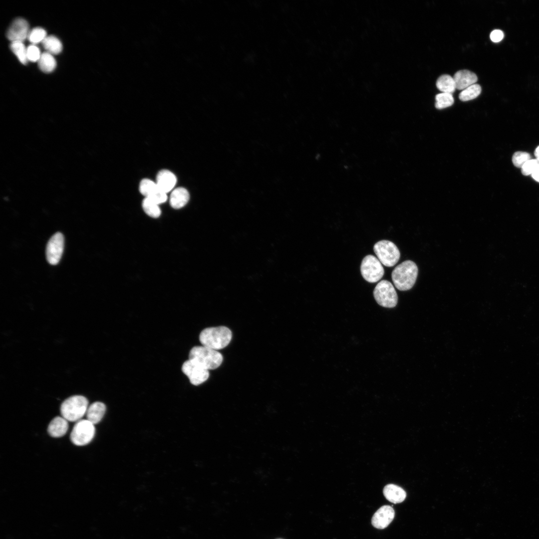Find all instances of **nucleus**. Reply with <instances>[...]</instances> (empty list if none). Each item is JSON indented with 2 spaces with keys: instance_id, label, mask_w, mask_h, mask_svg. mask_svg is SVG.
Instances as JSON below:
<instances>
[{
  "instance_id": "412c9836",
  "label": "nucleus",
  "mask_w": 539,
  "mask_h": 539,
  "mask_svg": "<svg viewBox=\"0 0 539 539\" xmlns=\"http://www.w3.org/2000/svg\"><path fill=\"white\" fill-rule=\"evenodd\" d=\"M38 64L39 69L46 73L52 72L56 65L55 59L52 54L46 51L41 54Z\"/></svg>"
},
{
  "instance_id": "0eeeda50",
  "label": "nucleus",
  "mask_w": 539,
  "mask_h": 539,
  "mask_svg": "<svg viewBox=\"0 0 539 539\" xmlns=\"http://www.w3.org/2000/svg\"><path fill=\"white\" fill-rule=\"evenodd\" d=\"M95 433L93 424L87 419L80 420L76 422L70 433V438L76 446H84L93 439Z\"/></svg>"
},
{
  "instance_id": "72a5a7b5",
  "label": "nucleus",
  "mask_w": 539,
  "mask_h": 539,
  "mask_svg": "<svg viewBox=\"0 0 539 539\" xmlns=\"http://www.w3.org/2000/svg\"><path fill=\"white\" fill-rule=\"evenodd\" d=\"M535 155L536 157V159L539 161V146L536 148L535 152Z\"/></svg>"
},
{
  "instance_id": "4be33fe9",
  "label": "nucleus",
  "mask_w": 539,
  "mask_h": 539,
  "mask_svg": "<svg viewBox=\"0 0 539 539\" xmlns=\"http://www.w3.org/2000/svg\"><path fill=\"white\" fill-rule=\"evenodd\" d=\"M161 190L156 183L148 179L141 180L139 185V191L145 197H150Z\"/></svg>"
},
{
  "instance_id": "9d476101",
  "label": "nucleus",
  "mask_w": 539,
  "mask_h": 539,
  "mask_svg": "<svg viewBox=\"0 0 539 539\" xmlns=\"http://www.w3.org/2000/svg\"><path fill=\"white\" fill-rule=\"evenodd\" d=\"M64 248L63 235L57 232L54 234L48 242L46 249V257L48 263L55 265L59 262Z\"/></svg>"
},
{
  "instance_id": "7c9ffc66",
  "label": "nucleus",
  "mask_w": 539,
  "mask_h": 539,
  "mask_svg": "<svg viewBox=\"0 0 539 539\" xmlns=\"http://www.w3.org/2000/svg\"><path fill=\"white\" fill-rule=\"evenodd\" d=\"M147 198H149L158 205L165 202L167 199V193L161 190L159 191L153 196Z\"/></svg>"
},
{
  "instance_id": "6ab92c4d",
  "label": "nucleus",
  "mask_w": 539,
  "mask_h": 539,
  "mask_svg": "<svg viewBox=\"0 0 539 539\" xmlns=\"http://www.w3.org/2000/svg\"><path fill=\"white\" fill-rule=\"evenodd\" d=\"M436 86L443 93L450 94H452L456 89L453 77L447 74L442 75L438 78Z\"/></svg>"
},
{
  "instance_id": "dca6fc26",
  "label": "nucleus",
  "mask_w": 539,
  "mask_h": 539,
  "mask_svg": "<svg viewBox=\"0 0 539 539\" xmlns=\"http://www.w3.org/2000/svg\"><path fill=\"white\" fill-rule=\"evenodd\" d=\"M383 493L386 499L394 504L403 502L406 497V493L402 488L392 484L385 486Z\"/></svg>"
},
{
  "instance_id": "cd10ccee",
  "label": "nucleus",
  "mask_w": 539,
  "mask_h": 539,
  "mask_svg": "<svg viewBox=\"0 0 539 539\" xmlns=\"http://www.w3.org/2000/svg\"><path fill=\"white\" fill-rule=\"evenodd\" d=\"M530 159H531V157L529 153L526 152L518 151L513 154L512 162L516 167L521 168Z\"/></svg>"
},
{
  "instance_id": "f257e3e1",
  "label": "nucleus",
  "mask_w": 539,
  "mask_h": 539,
  "mask_svg": "<svg viewBox=\"0 0 539 539\" xmlns=\"http://www.w3.org/2000/svg\"><path fill=\"white\" fill-rule=\"evenodd\" d=\"M418 273L416 264L410 260L405 261L393 270L391 277L395 287L399 290L411 289L414 285Z\"/></svg>"
},
{
  "instance_id": "39448f33",
  "label": "nucleus",
  "mask_w": 539,
  "mask_h": 539,
  "mask_svg": "<svg viewBox=\"0 0 539 539\" xmlns=\"http://www.w3.org/2000/svg\"><path fill=\"white\" fill-rule=\"evenodd\" d=\"M373 250L380 263L386 267L394 266L400 257L397 247L388 240H381L375 243Z\"/></svg>"
},
{
  "instance_id": "473e14b6",
  "label": "nucleus",
  "mask_w": 539,
  "mask_h": 539,
  "mask_svg": "<svg viewBox=\"0 0 539 539\" xmlns=\"http://www.w3.org/2000/svg\"><path fill=\"white\" fill-rule=\"evenodd\" d=\"M532 176L535 180L539 182V167L532 175Z\"/></svg>"
},
{
  "instance_id": "20e7f679",
  "label": "nucleus",
  "mask_w": 539,
  "mask_h": 539,
  "mask_svg": "<svg viewBox=\"0 0 539 539\" xmlns=\"http://www.w3.org/2000/svg\"><path fill=\"white\" fill-rule=\"evenodd\" d=\"M88 401L81 395L72 396L65 399L61 404L60 413L62 417L70 422H77L86 414L88 407Z\"/></svg>"
},
{
  "instance_id": "423d86ee",
  "label": "nucleus",
  "mask_w": 539,
  "mask_h": 539,
  "mask_svg": "<svg viewBox=\"0 0 539 539\" xmlns=\"http://www.w3.org/2000/svg\"><path fill=\"white\" fill-rule=\"evenodd\" d=\"M373 296L377 303L384 307H394L398 302L395 289L387 280H382L377 284L373 290Z\"/></svg>"
},
{
  "instance_id": "b1692460",
  "label": "nucleus",
  "mask_w": 539,
  "mask_h": 539,
  "mask_svg": "<svg viewBox=\"0 0 539 539\" xmlns=\"http://www.w3.org/2000/svg\"><path fill=\"white\" fill-rule=\"evenodd\" d=\"M142 206L144 212L150 217L157 218L161 215V211L159 205L149 198L145 197L143 200Z\"/></svg>"
},
{
  "instance_id": "f3484780",
  "label": "nucleus",
  "mask_w": 539,
  "mask_h": 539,
  "mask_svg": "<svg viewBox=\"0 0 539 539\" xmlns=\"http://www.w3.org/2000/svg\"><path fill=\"white\" fill-rule=\"evenodd\" d=\"M190 195L188 190L183 187H178L174 189L171 194L170 204L174 209H180L187 204Z\"/></svg>"
},
{
  "instance_id": "f03ea898",
  "label": "nucleus",
  "mask_w": 539,
  "mask_h": 539,
  "mask_svg": "<svg viewBox=\"0 0 539 539\" xmlns=\"http://www.w3.org/2000/svg\"><path fill=\"white\" fill-rule=\"evenodd\" d=\"M231 330L224 326L208 327L203 329L199 335L202 345L217 350L226 347L232 339Z\"/></svg>"
},
{
  "instance_id": "a878e982",
  "label": "nucleus",
  "mask_w": 539,
  "mask_h": 539,
  "mask_svg": "<svg viewBox=\"0 0 539 539\" xmlns=\"http://www.w3.org/2000/svg\"><path fill=\"white\" fill-rule=\"evenodd\" d=\"M435 99V107L439 109L451 106L454 101L452 94L443 92L436 95Z\"/></svg>"
},
{
  "instance_id": "5701e85b",
  "label": "nucleus",
  "mask_w": 539,
  "mask_h": 539,
  "mask_svg": "<svg viewBox=\"0 0 539 539\" xmlns=\"http://www.w3.org/2000/svg\"><path fill=\"white\" fill-rule=\"evenodd\" d=\"M10 47L19 61L23 64H26L28 61L27 48H25L23 42L19 41H12L10 44Z\"/></svg>"
},
{
  "instance_id": "f704fd0d",
  "label": "nucleus",
  "mask_w": 539,
  "mask_h": 539,
  "mask_svg": "<svg viewBox=\"0 0 539 539\" xmlns=\"http://www.w3.org/2000/svg\"><path fill=\"white\" fill-rule=\"evenodd\" d=\"M282 539V538H277V539Z\"/></svg>"
},
{
  "instance_id": "6e6552de",
  "label": "nucleus",
  "mask_w": 539,
  "mask_h": 539,
  "mask_svg": "<svg viewBox=\"0 0 539 539\" xmlns=\"http://www.w3.org/2000/svg\"><path fill=\"white\" fill-rule=\"evenodd\" d=\"M360 272L363 278L371 283L379 281L384 274V270L379 260L373 255H367L362 260Z\"/></svg>"
},
{
  "instance_id": "a211bd4d",
  "label": "nucleus",
  "mask_w": 539,
  "mask_h": 539,
  "mask_svg": "<svg viewBox=\"0 0 539 539\" xmlns=\"http://www.w3.org/2000/svg\"><path fill=\"white\" fill-rule=\"evenodd\" d=\"M106 409V406L102 402H95L92 403L88 406L86 413L87 420L94 425L97 424L103 417Z\"/></svg>"
},
{
  "instance_id": "393cba45",
  "label": "nucleus",
  "mask_w": 539,
  "mask_h": 539,
  "mask_svg": "<svg viewBox=\"0 0 539 539\" xmlns=\"http://www.w3.org/2000/svg\"><path fill=\"white\" fill-rule=\"evenodd\" d=\"M481 92L480 85L474 84L463 90L459 94V98L463 101H467L476 98Z\"/></svg>"
},
{
  "instance_id": "9b49d317",
  "label": "nucleus",
  "mask_w": 539,
  "mask_h": 539,
  "mask_svg": "<svg viewBox=\"0 0 539 539\" xmlns=\"http://www.w3.org/2000/svg\"><path fill=\"white\" fill-rule=\"evenodd\" d=\"M29 25L27 21L22 18L15 19L9 26L7 32V38L12 41H22L27 38L29 33Z\"/></svg>"
},
{
  "instance_id": "c756f323",
  "label": "nucleus",
  "mask_w": 539,
  "mask_h": 539,
  "mask_svg": "<svg viewBox=\"0 0 539 539\" xmlns=\"http://www.w3.org/2000/svg\"><path fill=\"white\" fill-rule=\"evenodd\" d=\"M41 54L39 49L35 44L30 45L27 47L28 60L32 62L38 61Z\"/></svg>"
},
{
  "instance_id": "2f4dec72",
  "label": "nucleus",
  "mask_w": 539,
  "mask_h": 539,
  "mask_svg": "<svg viewBox=\"0 0 539 539\" xmlns=\"http://www.w3.org/2000/svg\"><path fill=\"white\" fill-rule=\"evenodd\" d=\"M504 33L502 30L496 29L491 33L490 38L492 41L498 42L502 40L504 38Z\"/></svg>"
},
{
  "instance_id": "1a4fd4ad",
  "label": "nucleus",
  "mask_w": 539,
  "mask_h": 539,
  "mask_svg": "<svg viewBox=\"0 0 539 539\" xmlns=\"http://www.w3.org/2000/svg\"><path fill=\"white\" fill-rule=\"evenodd\" d=\"M182 371L189 378L191 383L199 385L205 382L209 377V370L196 362L188 359L182 366Z\"/></svg>"
},
{
  "instance_id": "aec40b11",
  "label": "nucleus",
  "mask_w": 539,
  "mask_h": 539,
  "mask_svg": "<svg viewBox=\"0 0 539 539\" xmlns=\"http://www.w3.org/2000/svg\"><path fill=\"white\" fill-rule=\"evenodd\" d=\"M42 44L46 52L51 54H57L62 49L61 41L53 35L47 36L42 41Z\"/></svg>"
},
{
  "instance_id": "4468645a",
  "label": "nucleus",
  "mask_w": 539,
  "mask_h": 539,
  "mask_svg": "<svg viewBox=\"0 0 539 539\" xmlns=\"http://www.w3.org/2000/svg\"><path fill=\"white\" fill-rule=\"evenodd\" d=\"M453 77L456 84V89L458 90L465 89L475 84L478 80L477 75L468 70L458 71Z\"/></svg>"
},
{
  "instance_id": "bb28decb",
  "label": "nucleus",
  "mask_w": 539,
  "mask_h": 539,
  "mask_svg": "<svg viewBox=\"0 0 539 539\" xmlns=\"http://www.w3.org/2000/svg\"><path fill=\"white\" fill-rule=\"evenodd\" d=\"M46 36V32L43 28L35 27L29 31L27 39L31 43L35 44L42 42Z\"/></svg>"
},
{
  "instance_id": "f8f14e48",
  "label": "nucleus",
  "mask_w": 539,
  "mask_h": 539,
  "mask_svg": "<svg viewBox=\"0 0 539 539\" xmlns=\"http://www.w3.org/2000/svg\"><path fill=\"white\" fill-rule=\"evenodd\" d=\"M394 516L395 512L391 506H383L374 514L371 519L372 525L376 529H384L391 523Z\"/></svg>"
},
{
  "instance_id": "ddd939ff",
  "label": "nucleus",
  "mask_w": 539,
  "mask_h": 539,
  "mask_svg": "<svg viewBox=\"0 0 539 539\" xmlns=\"http://www.w3.org/2000/svg\"><path fill=\"white\" fill-rule=\"evenodd\" d=\"M156 183L161 191L167 193L175 187L177 183V178L172 172L164 169L157 174Z\"/></svg>"
},
{
  "instance_id": "c85d7f7f",
  "label": "nucleus",
  "mask_w": 539,
  "mask_h": 539,
  "mask_svg": "<svg viewBox=\"0 0 539 539\" xmlns=\"http://www.w3.org/2000/svg\"><path fill=\"white\" fill-rule=\"evenodd\" d=\"M539 167V161L537 159H530L521 168L522 174L525 176L532 175Z\"/></svg>"
},
{
  "instance_id": "2eb2a0df",
  "label": "nucleus",
  "mask_w": 539,
  "mask_h": 539,
  "mask_svg": "<svg viewBox=\"0 0 539 539\" xmlns=\"http://www.w3.org/2000/svg\"><path fill=\"white\" fill-rule=\"evenodd\" d=\"M68 429V421L63 417H56L49 423L47 431L50 436L59 438L64 436Z\"/></svg>"
},
{
  "instance_id": "7ed1b4c3",
  "label": "nucleus",
  "mask_w": 539,
  "mask_h": 539,
  "mask_svg": "<svg viewBox=\"0 0 539 539\" xmlns=\"http://www.w3.org/2000/svg\"><path fill=\"white\" fill-rule=\"evenodd\" d=\"M189 359L209 370L219 367L223 358L217 350L202 345L193 347L189 352Z\"/></svg>"
}]
</instances>
